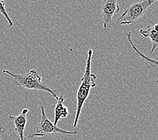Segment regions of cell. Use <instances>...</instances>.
Wrapping results in <instances>:
<instances>
[{
    "label": "cell",
    "mask_w": 158,
    "mask_h": 140,
    "mask_svg": "<svg viewBox=\"0 0 158 140\" xmlns=\"http://www.w3.org/2000/svg\"><path fill=\"white\" fill-rule=\"evenodd\" d=\"M93 55L92 49H89L88 51V58L86 59L84 75L81 79V84L79 86L76 95V112L75 116L73 127H76L80 117L81 110L85 100L89 96L90 90L96 86V76L91 71L92 57Z\"/></svg>",
    "instance_id": "6da1fadb"
},
{
    "label": "cell",
    "mask_w": 158,
    "mask_h": 140,
    "mask_svg": "<svg viewBox=\"0 0 158 140\" xmlns=\"http://www.w3.org/2000/svg\"><path fill=\"white\" fill-rule=\"evenodd\" d=\"M139 34L144 37L149 38L151 40L152 44L151 54H152L158 45L157 24H154L153 26H148L144 29H141L139 31Z\"/></svg>",
    "instance_id": "52a82bcc"
},
{
    "label": "cell",
    "mask_w": 158,
    "mask_h": 140,
    "mask_svg": "<svg viewBox=\"0 0 158 140\" xmlns=\"http://www.w3.org/2000/svg\"><path fill=\"white\" fill-rule=\"evenodd\" d=\"M102 16L103 18V28L105 31H108L110 28L112 19L114 14L120 10L118 2L116 0H105L101 3Z\"/></svg>",
    "instance_id": "5b68a950"
},
{
    "label": "cell",
    "mask_w": 158,
    "mask_h": 140,
    "mask_svg": "<svg viewBox=\"0 0 158 140\" xmlns=\"http://www.w3.org/2000/svg\"><path fill=\"white\" fill-rule=\"evenodd\" d=\"M28 108H23L20 114L17 116H9V119L12 120L14 125V130L17 132L20 140H24V129L27 123L26 115L28 112Z\"/></svg>",
    "instance_id": "8992f818"
},
{
    "label": "cell",
    "mask_w": 158,
    "mask_h": 140,
    "mask_svg": "<svg viewBox=\"0 0 158 140\" xmlns=\"http://www.w3.org/2000/svg\"><path fill=\"white\" fill-rule=\"evenodd\" d=\"M0 140H2V139H1V138H0Z\"/></svg>",
    "instance_id": "8fae6325"
},
{
    "label": "cell",
    "mask_w": 158,
    "mask_h": 140,
    "mask_svg": "<svg viewBox=\"0 0 158 140\" xmlns=\"http://www.w3.org/2000/svg\"><path fill=\"white\" fill-rule=\"evenodd\" d=\"M131 32H129L127 33V35H126V36H127V39H128V40H129V42L130 43V44H131V46H132V47L133 48V49H134V51L136 52V53H139L138 55H140L141 57H143L146 61H148V62H149V63H153V64H154V65H155V66L156 67H157V60H152V59H149V58H148V57H146L145 56V55H142L140 52H139L137 49V48L135 47V45H133V42L132 41H131Z\"/></svg>",
    "instance_id": "9c48e42d"
},
{
    "label": "cell",
    "mask_w": 158,
    "mask_h": 140,
    "mask_svg": "<svg viewBox=\"0 0 158 140\" xmlns=\"http://www.w3.org/2000/svg\"><path fill=\"white\" fill-rule=\"evenodd\" d=\"M38 106L40 108L41 119L39 124L36 127V132L35 134L24 138V140L35 137H43V136L52 134H61L62 135H75L77 134V131H67L55 126L53 123H51V121L48 119L43 106L40 104Z\"/></svg>",
    "instance_id": "277c9868"
},
{
    "label": "cell",
    "mask_w": 158,
    "mask_h": 140,
    "mask_svg": "<svg viewBox=\"0 0 158 140\" xmlns=\"http://www.w3.org/2000/svg\"><path fill=\"white\" fill-rule=\"evenodd\" d=\"M0 13L6 18L7 22H8L9 27H12V26H13L14 23L12 19L9 16L8 14L7 13V11L6 10V3L3 1H0Z\"/></svg>",
    "instance_id": "30bf717a"
},
{
    "label": "cell",
    "mask_w": 158,
    "mask_h": 140,
    "mask_svg": "<svg viewBox=\"0 0 158 140\" xmlns=\"http://www.w3.org/2000/svg\"><path fill=\"white\" fill-rule=\"evenodd\" d=\"M57 103L56 104L55 107V116L53 125L55 126H57L58 122L61 119H65L69 115L68 108H67L65 105H64V98L63 96H60L57 99Z\"/></svg>",
    "instance_id": "ba28073f"
},
{
    "label": "cell",
    "mask_w": 158,
    "mask_h": 140,
    "mask_svg": "<svg viewBox=\"0 0 158 140\" xmlns=\"http://www.w3.org/2000/svg\"><path fill=\"white\" fill-rule=\"evenodd\" d=\"M3 72L11 75L13 78V84L14 86H20L28 90H39V91L40 90L51 94L55 99L58 98L55 91L44 84L42 78L35 70H30L28 73L24 74H13L8 70H3Z\"/></svg>",
    "instance_id": "7a4b0ae2"
},
{
    "label": "cell",
    "mask_w": 158,
    "mask_h": 140,
    "mask_svg": "<svg viewBox=\"0 0 158 140\" xmlns=\"http://www.w3.org/2000/svg\"><path fill=\"white\" fill-rule=\"evenodd\" d=\"M156 0H145L133 3L127 8L117 20V23L120 25L133 24L145 14L147 10L151 7Z\"/></svg>",
    "instance_id": "3957f363"
},
{
    "label": "cell",
    "mask_w": 158,
    "mask_h": 140,
    "mask_svg": "<svg viewBox=\"0 0 158 140\" xmlns=\"http://www.w3.org/2000/svg\"><path fill=\"white\" fill-rule=\"evenodd\" d=\"M25 140H27V139H25Z\"/></svg>",
    "instance_id": "7c38bea8"
}]
</instances>
